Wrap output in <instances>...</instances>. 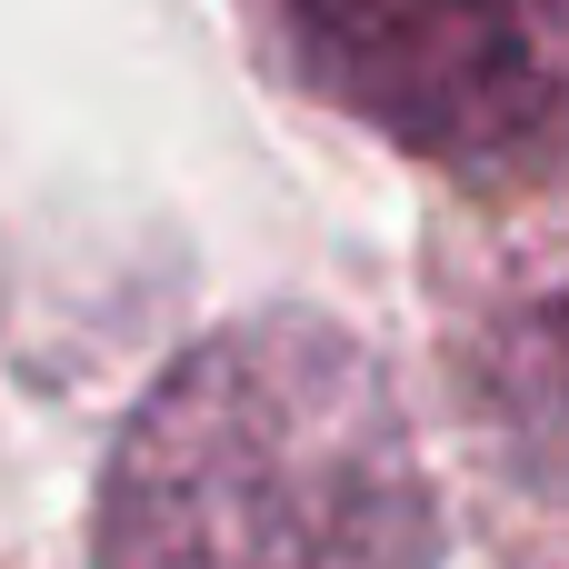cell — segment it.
Segmentation results:
<instances>
[{
	"mask_svg": "<svg viewBox=\"0 0 569 569\" xmlns=\"http://www.w3.org/2000/svg\"><path fill=\"white\" fill-rule=\"evenodd\" d=\"M440 510L390 370L270 310L180 350L130 410L90 569H430Z\"/></svg>",
	"mask_w": 569,
	"mask_h": 569,
	"instance_id": "1",
	"label": "cell"
},
{
	"mask_svg": "<svg viewBox=\"0 0 569 569\" xmlns=\"http://www.w3.org/2000/svg\"><path fill=\"white\" fill-rule=\"evenodd\" d=\"M270 20L310 100L430 170L510 180L569 160V70L530 0H270Z\"/></svg>",
	"mask_w": 569,
	"mask_h": 569,
	"instance_id": "2",
	"label": "cell"
},
{
	"mask_svg": "<svg viewBox=\"0 0 569 569\" xmlns=\"http://www.w3.org/2000/svg\"><path fill=\"white\" fill-rule=\"evenodd\" d=\"M530 350H540V370H550V390L569 400V290H550V300L530 310Z\"/></svg>",
	"mask_w": 569,
	"mask_h": 569,
	"instance_id": "3",
	"label": "cell"
}]
</instances>
